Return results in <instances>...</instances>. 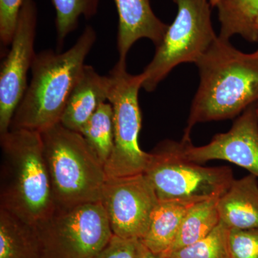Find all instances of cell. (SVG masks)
Wrapping results in <instances>:
<instances>
[{"mask_svg":"<svg viewBox=\"0 0 258 258\" xmlns=\"http://www.w3.org/2000/svg\"><path fill=\"white\" fill-rule=\"evenodd\" d=\"M80 134L105 166L111 157L114 145L113 107L109 102H105L98 107Z\"/></svg>","mask_w":258,"mask_h":258,"instance_id":"cell-19","label":"cell"},{"mask_svg":"<svg viewBox=\"0 0 258 258\" xmlns=\"http://www.w3.org/2000/svg\"><path fill=\"white\" fill-rule=\"evenodd\" d=\"M111 88L108 102L113 107L114 145L105 164L107 177H120L144 173L149 153L139 145L142 113L139 93L144 81L143 74L132 75L125 61L118 60L110 72Z\"/></svg>","mask_w":258,"mask_h":258,"instance_id":"cell-8","label":"cell"},{"mask_svg":"<svg viewBox=\"0 0 258 258\" xmlns=\"http://www.w3.org/2000/svg\"><path fill=\"white\" fill-rule=\"evenodd\" d=\"M0 258H46L35 226L0 209Z\"/></svg>","mask_w":258,"mask_h":258,"instance_id":"cell-15","label":"cell"},{"mask_svg":"<svg viewBox=\"0 0 258 258\" xmlns=\"http://www.w3.org/2000/svg\"><path fill=\"white\" fill-rule=\"evenodd\" d=\"M208 1L212 7H217V5H218L222 0H208Z\"/></svg>","mask_w":258,"mask_h":258,"instance_id":"cell-26","label":"cell"},{"mask_svg":"<svg viewBox=\"0 0 258 258\" xmlns=\"http://www.w3.org/2000/svg\"><path fill=\"white\" fill-rule=\"evenodd\" d=\"M134 258H165L162 254L154 253L138 240Z\"/></svg>","mask_w":258,"mask_h":258,"instance_id":"cell-25","label":"cell"},{"mask_svg":"<svg viewBox=\"0 0 258 258\" xmlns=\"http://www.w3.org/2000/svg\"><path fill=\"white\" fill-rule=\"evenodd\" d=\"M111 88L109 76H101L92 66L85 64L68 100L61 124L80 133L98 107L108 101Z\"/></svg>","mask_w":258,"mask_h":258,"instance_id":"cell-13","label":"cell"},{"mask_svg":"<svg viewBox=\"0 0 258 258\" xmlns=\"http://www.w3.org/2000/svg\"><path fill=\"white\" fill-rule=\"evenodd\" d=\"M101 202L113 235L140 240L149 228L159 200L149 180L142 174L107 177Z\"/></svg>","mask_w":258,"mask_h":258,"instance_id":"cell-9","label":"cell"},{"mask_svg":"<svg viewBox=\"0 0 258 258\" xmlns=\"http://www.w3.org/2000/svg\"><path fill=\"white\" fill-rule=\"evenodd\" d=\"M144 174L159 201L187 207L221 198L235 179L228 166L208 167L189 160L181 141L158 144L149 152Z\"/></svg>","mask_w":258,"mask_h":258,"instance_id":"cell-5","label":"cell"},{"mask_svg":"<svg viewBox=\"0 0 258 258\" xmlns=\"http://www.w3.org/2000/svg\"><path fill=\"white\" fill-rule=\"evenodd\" d=\"M40 134L55 210L100 202L105 166L84 137L60 123Z\"/></svg>","mask_w":258,"mask_h":258,"instance_id":"cell-4","label":"cell"},{"mask_svg":"<svg viewBox=\"0 0 258 258\" xmlns=\"http://www.w3.org/2000/svg\"><path fill=\"white\" fill-rule=\"evenodd\" d=\"M177 15L152 60L142 74V88L152 92L174 68L196 63L218 37L214 31L208 0H174Z\"/></svg>","mask_w":258,"mask_h":258,"instance_id":"cell-6","label":"cell"},{"mask_svg":"<svg viewBox=\"0 0 258 258\" xmlns=\"http://www.w3.org/2000/svg\"><path fill=\"white\" fill-rule=\"evenodd\" d=\"M25 0H0V41L2 47L10 46L20 10Z\"/></svg>","mask_w":258,"mask_h":258,"instance_id":"cell-23","label":"cell"},{"mask_svg":"<svg viewBox=\"0 0 258 258\" xmlns=\"http://www.w3.org/2000/svg\"><path fill=\"white\" fill-rule=\"evenodd\" d=\"M218 8L220 23L218 37L230 40L238 35L251 42H258L255 22L258 18V0H222Z\"/></svg>","mask_w":258,"mask_h":258,"instance_id":"cell-17","label":"cell"},{"mask_svg":"<svg viewBox=\"0 0 258 258\" xmlns=\"http://www.w3.org/2000/svg\"><path fill=\"white\" fill-rule=\"evenodd\" d=\"M34 226L46 258H96L113 236L101 202L55 210Z\"/></svg>","mask_w":258,"mask_h":258,"instance_id":"cell-7","label":"cell"},{"mask_svg":"<svg viewBox=\"0 0 258 258\" xmlns=\"http://www.w3.org/2000/svg\"><path fill=\"white\" fill-rule=\"evenodd\" d=\"M255 28H256V29H257V30L258 31V18H257V20H256V22H255Z\"/></svg>","mask_w":258,"mask_h":258,"instance_id":"cell-28","label":"cell"},{"mask_svg":"<svg viewBox=\"0 0 258 258\" xmlns=\"http://www.w3.org/2000/svg\"><path fill=\"white\" fill-rule=\"evenodd\" d=\"M189 208L173 202L159 201L153 212L149 228L139 241L154 253L165 256L176 240Z\"/></svg>","mask_w":258,"mask_h":258,"instance_id":"cell-16","label":"cell"},{"mask_svg":"<svg viewBox=\"0 0 258 258\" xmlns=\"http://www.w3.org/2000/svg\"><path fill=\"white\" fill-rule=\"evenodd\" d=\"M0 146V209L35 225L55 210L41 134L10 129Z\"/></svg>","mask_w":258,"mask_h":258,"instance_id":"cell-3","label":"cell"},{"mask_svg":"<svg viewBox=\"0 0 258 258\" xmlns=\"http://www.w3.org/2000/svg\"><path fill=\"white\" fill-rule=\"evenodd\" d=\"M37 8L34 0H25L10 48L0 70V135L8 132L28 85V74L36 53L34 50Z\"/></svg>","mask_w":258,"mask_h":258,"instance_id":"cell-10","label":"cell"},{"mask_svg":"<svg viewBox=\"0 0 258 258\" xmlns=\"http://www.w3.org/2000/svg\"><path fill=\"white\" fill-rule=\"evenodd\" d=\"M255 52H257V53L258 54V49L257 50L255 51Z\"/></svg>","mask_w":258,"mask_h":258,"instance_id":"cell-29","label":"cell"},{"mask_svg":"<svg viewBox=\"0 0 258 258\" xmlns=\"http://www.w3.org/2000/svg\"><path fill=\"white\" fill-rule=\"evenodd\" d=\"M255 113H256V116H257V123H258V103H256V105H255Z\"/></svg>","mask_w":258,"mask_h":258,"instance_id":"cell-27","label":"cell"},{"mask_svg":"<svg viewBox=\"0 0 258 258\" xmlns=\"http://www.w3.org/2000/svg\"><path fill=\"white\" fill-rule=\"evenodd\" d=\"M219 199L195 204L188 208L176 240L166 255L205 238L215 230L220 223Z\"/></svg>","mask_w":258,"mask_h":258,"instance_id":"cell-18","label":"cell"},{"mask_svg":"<svg viewBox=\"0 0 258 258\" xmlns=\"http://www.w3.org/2000/svg\"><path fill=\"white\" fill-rule=\"evenodd\" d=\"M138 240L113 235L108 245L96 258H134Z\"/></svg>","mask_w":258,"mask_h":258,"instance_id":"cell-24","label":"cell"},{"mask_svg":"<svg viewBox=\"0 0 258 258\" xmlns=\"http://www.w3.org/2000/svg\"><path fill=\"white\" fill-rule=\"evenodd\" d=\"M96 38V30L88 25L69 50L62 52L46 50L36 53L32 64L31 81L15 112L10 129L41 133L60 123L70 95Z\"/></svg>","mask_w":258,"mask_h":258,"instance_id":"cell-2","label":"cell"},{"mask_svg":"<svg viewBox=\"0 0 258 258\" xmlns=\"http://www.w3.org/2000/svg\"><path fill=\"white\" fill-rule=\"evenodd\" d=\"M220 222L229 229L258 228V178L234 179L217 203Z\"/></svg>","mask_w":258,"mask_h":258,"instance_id":"cell-14","label":"cell"},{"mask_svg":"<svg viewBox=\"0 0 258 258\" xmlns=\"http://www.w3.org/2000/svg\"><path fill=\"white\" fill-rule=\"evenodd\" d=\"M231 258H258V228L230 229Z\"/></svg>","mask_w":258,"mask_h":258,"instance_id":"cell-22","label":"cell"},{"mask_svg":"<svg viewBox=\"0 0 258 258\" xmlns=\"http://www.w3.org/2000/svg\"><path fill=\"white\" fill-rule=\"evenodd\" d=\"M118 15L117 50L118 60L125 61L134 44L142 38L156 47L164 40L169 25L154 14L149 0H114Z\"/></svg>","mask_w":258,"mask_h":258,"instance_id":"cell-12","label":"cell"},{"mask_svg":"<svg viewBox=\"0 0 258 258\" xmlns=\"http://www.w3.org/2000/svg\"><path fill=\"white\" fill-rule=\"evenodd\" d=\"M55 10V27L58 46L79 26L81 17L91 19L96 15L99 0H51Z\"/></svg>","mask_w":258,"mask_h":258,"instance_id":"cell-20","label":"cell"},{"mask_svg":"<svg viewBox=\"0 0 258 258\" xmlns=\"http://www.w3.org/2000/svg\"><path fill=\"white\" fill-rule=\"evenodd\" d=\"M229 230L220 222L205 238L173 251L165 258H231Z\"/></svg>","mask_w":258,"mask_h":258,"instance_id":"cell-21","label":"cell"},{"mask_svg":"<svg viewBox=\"0 0 258 258\" xmlns=\"http://www.w3.org/2000/svg\"><path fill=\"white\" fill-rule=\"evenodd\" d=\"M255 104L242 112L225 133L216 134L210 143L195 147L190 137L181 142L185 156L198 164L223 160L244 168L258 178V123Z\"/></svg>","mask_w":258,"mask_h":258,"instance_id":"cell-11","label":"cell"},{"mask_svg":"<svg viewBox=\"0 0 258 258\" xmlns=\"http://www.w3.org/2000/svg\"><path fill=\"white\" fill-rule=\"evenodd\" d=\"M200 84L184 137L198 123L235 118L258 103V54L244 53L217 37L195 63Z\"/></svg>","mask_w":258,"mask_h":258,"instance_id":"cell-1","label":"cell"}]
</instances>
